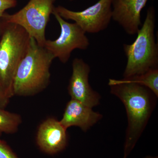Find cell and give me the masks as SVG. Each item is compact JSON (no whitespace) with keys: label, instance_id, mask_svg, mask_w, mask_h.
Returning a JSON list of instances; mask_svg holds the SVG:
<instances>
[{"label":"cell","instance_id":"1","mask_svg":"<svg viewBox=\"0 0 158 158\" xmlns=\"http://www.w3.org/2000/svg\"><path fill=\"white\" fill-rule=\"evenodd\" d=\"M110 92L124 105L128 126L125 141L124 157L127 158L143 132L153 110L152 93L148 88L135 83L110 79Z\"/></svg>","mask_w":158,"mask_h":158},{"label":"cell","instance_id":"2","mask_svg":"<svg viewBox=\"0 0 158 158\" xmlns=\"http://www.w3.org/2000/svg\"><path fill=\"white\" fill-rule=\"evenodd\" d=\"M55 57L31 37L27 53L16 69L12 85L13 96H34L50 82V68Z\"/></svg>","mask_w":158,"mask_h":158},{"label":"cell","instance_id":"3","mask_svg":"<svg viewBox=\"0 0 158 158\" xmlns=\"http://www.w3.org/2000/svg\"><path fill=\"white\" fill-rule=\"evenodd\" d=\"M155 10L148 9L144 22L138 30L135 40L131 44H123L127 59L123 78L139 75L158 67V45L155 36Z\"/></svg>","mask_w":158,"mask_h":158},{"label":"cell","instance_id":"4","mask_svg":"<svg viewBox=\"0 0 158 158\" xmlns=\"http://www.w3.org/2000/svg\"><path fill=\"white\" fill-rule=\"evenodd\" d=\"M2 21L0 35V87L13 96L12 85L16 69L27 53L31 37L18 25Z\"/></svg>","mask_w":158,"mask_h":158},{"label":"cell","instance_id":"5","mask_svg":"<svg viewBox=\"0 0 158 158\" xmlns=\"http://www.w3.org/2000/svg\"><path fill=\"white\" fill-rule=\"evenodd\" d=\"M56 0H30L23 8L12 14L5 12L1 19L9 23L18 25L26 30L37 44L44 46L45 31L52 14Z\"/></svg>","mask_w":158,"mask_h":158},{"label":"cell","instance_id":"6","mask_svg":"<svg viewBox=\"0 0 158 158\" xmlns=\"http://www.w3.org/2000/svg\"><path fill=\"white\" fill-rule=\"evenodd\" d=\"M52 14L60 27L59 37L55 40H47L44 47L65 64L69 60L74 50H86L90 45V41L84 31L75 23H70L62 18L53 10Z\"/></svg>","mask_w":158,"mask_h":158},{"label":"cell","instance_id":"7","mask_svg":"<svg viewBox=\"0 0 158 158\" xmlns=\"http://www.w3.org/2000/svg\"><path fill=\"white\" fill-rule=\"evenodd\" d=\"M112 1L99 0L81 11H73L61 6L54 10L63 19L73 21L85 33L96 34L104 31L112 19Z\"/></svg>","mask_w":158,"mask_h":158},{"label":"cell","instance_id":"8","mask_svg":"<svg viewBox=\"0 0 158 158\" xmlns=\"http://www.w3.org/2000/svg\"><path fill=\"white\" fill-rule=\"evenodd\" d=\"M90 65L81 58H75L72 62V73L68 86L71 99L91 108L99 104L101 96L92 89L89 82Z\"/></svg>","mask_w":158,"mask_h":158},{"label":"cell","instance_id":"9","mask_svg":"<svg viewBox=\"0 0 158 158\" xmlns=\"http://www.w3.org/2000/svg\"><path fill=\"white\" fill-rule=\"evenodd\" d=\"M66 130L56 118H47L40 123L37 130V146L47 154L59 153L65 149L68 144Z\"/></svg>","mask_w":158,"mask_h":158},{"label":"cell","instance_id":"10","mask_svg":"<svg viewBox=\"0 0 158 158\" xmlns=\"http://www.w3.org/2000/svg\"><path fill=\"white\" fill-rule=\"evenodd\" d=\"M148 0H113L112 19L130 35L137 34L142 26L141 12Z\"/></svg>","mask_w":158,"mask_h":158},{"label":"cell","instance_id":"11","mask_svg":"<svg viewBox=\"0 0 158 158\" xmlns=\"http://www.w3.org/2000/svg\"><path fill=\"white\" fill-rule=\"evenodd\" d=\"M102 117L100 113L94 111L92 108L71 99L66 104L62 119L59 121L66 129L71 127H77L86 132Z\"/></svg>","mask_w":158,"mask_h":158},{"label":"cell","instance_id":"12","mask_svg":"<svg viewBox=\"0 0 158 158\" xmlns=\"http://www.w3.org/2000/svg\"><path fill=\"white\" fill-rule=\"evenodd\" d=\"M122 81L126 82L135 83L144 86L149 89L156 97H158V69H154L147 72L128 78H123Z\"/></svg>","mask_w":158,"mask_h":158},{"label":"cell","instance_id":"13","mask_svg":"<svg viewBox=\"0 0 158 158\" xmlns=\"http://www.w3.org/2000/svg\"><path fill=\"white\" fill-rule=\"evenodd\" d=\"M22 123V118L19 114L0 108V136L3 133L13 134L16 133Z\"/></svg>","mask_w":158,"mask_h":158},{"label":"cell","instance_id":"14","mask_svg":"<svg viewBox=\"0 0 158 158\" xmlns=\"http://www.w3.org/2000/svg\"><path fill=\"white\" fill-rule=\"evenodd\" d=\"M0 158H20L4 140L0 139Z\"/></svg>","mask_w":158,"mask_h":158},{"label":"cell","instance_id":"15","mask_svg":"<svg viewBox=\"0 0 158 158\" xmlns=\"http://www.w3.org/2000/svg\"><path fill=\"white\" fill-rule=\"evenodd\" d=\"M17 5V0H0V19L6 10L15 8Z\"/></svg>","mask_w":158,"mask_h":158},{"label":"cell","instance_id":"16","mask_svg":"<svg viewBox=\"0 0 158 158\" xmlns=\"http://www.w3.org/2000/svg\"><path fill=\"white\" fill-rule=\"evenodd\" d=\"M10 99L0 87V108L5 109L9 103Z\"/></svg>","mask_w":158,"mask_h":158},{"label":"cell","instance_id":"17","mask_svg":"<svg viewBox=\"0 0 158 158\" xmlns=\"http://www.w3.org/2000/svg\"><path fill=\"white\" fill-rule=\"evenodd\" d=\"M2 20L0 19V35H1V31H2Z\"/></svg>","mask_w":158,"mask_h":158},{"label":"cell","instance_id":"18","mask_svg":"<svg viewBox=\"0 0 158 158\" xmlns=\"http://www.w3.org/2000/svg\"><path fill=\"white\" fill-rule=\"evenodd\" d=\"M144 158H158V157H152L150 156H146V157Z\"/></svg>","mask_w":158,"mask_h":158},{"label":"cell","instance_id":"19","mask_svg":"<svg viewBox=\"0 0 158 158\" xmlns=\"http://www.w3.org/2000/svg\"><path fill=\"white\" fill-rule=\"evenodd\" d=\"M69 1H74V0H69Z\"/></svg>","mask_w":158,"mask_h":158}]
</instances>
